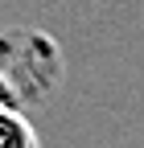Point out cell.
<instances>
[{"instance_id":"cell-1","label":"cell","mask_w":144,"mask_h":148,"mask_svg":"<svg viewBox=\"0 0 144 148\" xmlns=\"http://www.w3.org/2000/svg\"><path fill=\"white\" fill-rule=\"evenodd\" d=\"M0 148H41L21 111H0Z\"/></svg>"},{"instance_id":"cell-2","label":"cell","mask_w":144,"mask_h":148,"mask_svg":"<svg viewBox=\"0 0 144 148\" xmlns=\"http://www.w3.org/2000/svg\"><path fill=\"white\" fill-rule=\"evenodd\" d=\"M0 111H21V95H16V86L8 82L4 70H0Z\"/></svg>"}]
</instances>
